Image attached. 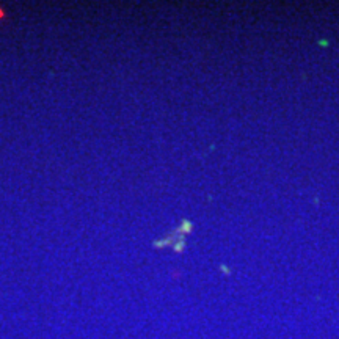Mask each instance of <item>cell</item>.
<instances>
[]
</instances>
